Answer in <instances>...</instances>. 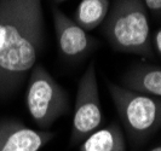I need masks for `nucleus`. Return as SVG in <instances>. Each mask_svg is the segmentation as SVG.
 <instances>
[{
    "mask_svg": "<svg viewBox=\"0 0 161 151\" xmlns=\"http://www.w3.org/2000/svg\"><path fill=\"white\" fill-rule=\"evenodd\" d=\"M45 42L41 0H0V99L22 86Z\"/></svg>",
    "mask_w": 161,
    "mask_h": 151,
    "instance_id": "f257e3e1",
    "label": "nucleus"
},
{
    "mask_svg": "<svg viewBox=\"0 0 161 151\" xmlns=\"http://www.w3.org/2000/svg\"><path fill=\"white\" fill-rule=\"evenodd\" d=\"M102 24V33L115 51L154 57L148 10L143 0H114Z\"/></svg>",
    "mask_w": 161,
    "mask_h": 151,
    "instance_id": "f03ea898",
    "label": "nucleus"
},
{
    "mask_svg": "<svg viewBox=\"0 0 161 151\" xmlns=\"http://www.w3.org/2000/svg\"><path fill=\"white\" fill-rule=\"evenodd\" d=\"M108 89L130 142L139 146L161 128V98L108 82Z\"/></svg>",
    "mask_w": 161,
    "mask_h": 151,
    "instance_id": "7ed1b4c3",
    "label": "nucleus"
},
{
    "mask_svg": "<svg viewBox=\"0 0 161 151\" xmlns=\"http://www.w3.org/2000/svg\"><path fill=\"white\" fill-rule=\"evenodd\" d=\"M25 102L32 120L44 131L70 109L67 91L38 63L29 74Z\"/></svg>",
    "mask_w": 161,
    "mask_h": 151,
    "instance_id": "20e7f679",
    "label": "nucleus"
},
{
    "mask_svg": "<svg viewBox=\"0 0 161 151\" xmlns=\"http://www.w3.org/2000/svg\"><path fill=\"white\" fill-rule=\"evenodd\" d=\"M102 121L103 112L99 100L96 64L95 61H91L78 85L70 132V145L81 144L84 139L99 128Z\"/></svg>",
    "mask_w": 161,
    "mask_h": 151,
    "instance_id": "39448f33",
    "label": "nucleus"
},
{
    "mask_svg": "<svg viewBox=\"0 0 161 151\" xmlns=\"http://www.w3.org/2000/svg\"><path fill=\"white\" fill-rule=\"evenodd\" d=\"M58 48L68 59L82 58L95 48L97 41L58 8H51Z\"/></svg>",
    "mask_w": 161,
    "mask_h": 151,
    "instance_id": "423d86ee",
    "label": "nucleus"
},
{
    "mask_svg": "<svg viewBox=\"0 0 161 151\" xmlns=\"http://www.w3.org/2000/svg\"><path fill=\"white\" fill-rule=\"evenodd\" d=\"M55 135L50 131L27 127L17 120H0V151H39Z\"/></svg>",
    "mask_w": 161,
    "mask_h": 151,
    "instance_id": "0eeeda50",
    "label": "nucleus"
},
{
    "mask_svg": "<svg viewBox=\"0 0 161 151\" xmlns=\"http://www.w3.org/2000/svg\"><path fill=\"white\" fill-rule=\"evenodd\" d=\"M124 87L139 93L161 98V67L154 64H135L124 73Z\"/></svg>",
    "mask_w": 161,
    "mask_h": 151,
    "instance_id": "6e6552de",
    "label": "nucleus"
},
{
    "mask_svg": "<svg viewBox=\"0 0 161 151\" xmlns=\"http://www.w3.org/2000/svg\"><path fill=\"white\" fill-rule=\"evenodd\" d=\"M79 151H126L122 128L118 122L99 128L84 139Z\"/></svg>",
    "mask_w": 161,
    "mask_h": 151,
    "instance_id": "1a4fd4ad",
    "label": "nucleus"
},
{
    "mask_svg": "<svg viewBox=\"0 0 161 151\" xmlns=\"http://www.w3.org/2000/svg\"><path fill=\"white\" fill-rule=\"evenodd\" d=\"M109 8V0H81L74 13V22L85 32L93 30L104 22Z\"/></svg>",
    "mask_w": 161,
    "mask_h": 151,
    "instance_id": "9d476101",
    "label": "nucleus"
},
{
    "mask_svg": "<svg viewBox=\"0 0 161 151\" xmlns=\"http://www.w3.org/2000/svg\"><path fill=\"white\" fill-rule=\"evenodd\" d=\"M147 10H149L156 18H161V0H143Z\"/></svg>",
    "mask_w": 161,
    "mask_h": 151,
    "instance_id": "9b49d317",
    "label": "nucleus"
},
{
    "mask_svg": "<svg viewBox=\"0 0 161 151\" xmlns=\"http://www.w3.org/2000/svg\"><path fill=\"white\" fill-rule=\"evenodd\" d=\"M154 47L156 50V52L161 57V27L158 29V32L154 35Z\"/></svg>",
    "mask_w": 161,
    "mask_h": 151,
    "instance_id": "f8f14e48",
    "label": "nucleus"
},
{
    "mask_svg": "<svg viewBox=\"0 0 161 151\" xmlns=\"http://www.w3.org/2000/svg\"><path fill=\"white\" fill-rule=\"evenodd\" d=\"M149 151H161V145H159V146H155V148L150 149Z\"/></svg>",
    "mask_w": 161,
    "mask_h": 151,
    "instance_id": "ddd939ff",
    "label": "nucleus"
},
{
    "mask_svg": "<svg viewBox=\"0 0 161 151\" xmlns=\"http://www.w3.org/2000/svg\"><path fill=\"white\" fill-rule=\"evenodd\" d=\"M55 1H57V3H63V1H65V0H55Z\"/></svg>",
    "mask_w": 161,
    "mask_h": 151,
    "instance_id": "4468645a",
    "label": "nucleus"
}]
</instances>
